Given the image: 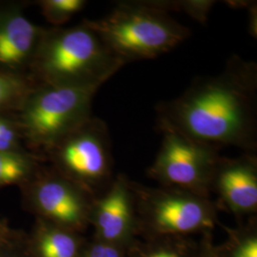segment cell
<instances>
[{"label": "cell", "instance_id": "cell-8", "mask_svg": "<svg viewBox=\"0 0 257 257\" xmlns=\"http://www.w3.org/2000/svg\"><path fill=\"white\" fill-rule=\"evenodd\" d=\"M163 139L148 175L163 187L209 197L218 151L170 128H159Z\"/></svg>", "mask_w": 257, "mask_h": 257}, {"label": "cell", "instance_id": "cell-5", "mask_svg": "<svg viewBox=\"0 0 257 257\" xmlns=\"http://www.w3.org/2000/svg\"><path fill=\"white\" fill-rule=\"evenodd\" d=\"M139 230L151 237L207 233L215 226L216 206L207 196L177 188H149L131 182Z\"/></svg>", "mask_w": 257, "mask_h": 257}, {"label": "cell", "instance_id": "cell-15", "mask_svg": "<svg viewBox=\"0 0 257 257\" xmlns=\"http://www.w3.org/2000/svg\"><path fill=\"white\" fill-rule=\"evenodd\" d=\"M141 248L134 245L131 257H195L196 246L192 247L183 237H154Z\"/></svg>", "mask_w": 257, "mask_h": 257}, {"label": "cell", "instance_id": "cell-2", "mask_svg": "<svg viewBox=\"0 0 257 257\" xmlns=\"http://www.w3.org/2000/svg\"><path fill=\"white\" fill-rule=\"evenodd\" d=\"M125 65L83 21L45 29L28 75L36 84L99 89Z\"/></svg>", "mask_w": 257, "mask_h": 257}, {"label": "cell", "instance_id": "cell-13", "mask_svg": "<svg viewBox=\"0 0 257 257\" xmlns=\"http://www.w3.org/2000/svg\"><path fill=\"white\" fill-rule=\"evenodd\" d=\"M42 160L41 156L28 151H0V189L28 183L41 169Z\"/></svg>", "mask_w": 257, "mask_h": 257}, {"label": "cell", "instance_id": "cell-4", "mask_svg": "<svg viewBox=\"0 0 257 257\" xmlns=\"http://www.w3.org/2000/svg\"><path fill=\"white\" fill-rule=\"evenodd\" d=\"M97 91L36 84L17 110L16 121L22 139L43 158L60 139L92 116V100Z\"/></svg>", "mask_w": 257, "mask_h": 257}, {"label": "cell", "instance_id": "cell-1", "mask_svg": "<svg viewBox=\"0 0 257 257\" xmlns=\"http://www.w3.org/2000/svg\"><path fill=\"white\" fill-rule=\"evenodd\" d=\"M257 65L232 55L220 74L194 79L185 92L156 106L158 128L175 131L219 151L257 148Z\"/></svg>", "mask_w": 257, "mask_h": 257}, {"label": "cell", "instance_id": "cell-6", "mask_svg": "<svg viewBox=\"0 0 257 257\" xmlns=\"http://www.w3.org/2000/svg\"><path fill=\"white\" fill-rule=\"evenodd\" d=\"M43 158L52 163L56 172L94 198L113 180L109 130L97 117L91 116L65 136Z\"/></svg>", "mask_w": 257, "mask_h": 257}, {"label": "cell", "instance_id": "cell-10", "mask_svg": "<svg viewBox=\"0 0 257 257\" xmlns=\"http://www.w3.org/2000/svg\"><path fill=\"white\" fill-rule=\"evenodd\" d=\"M217 193L221 205L238 217L257 211V158L245 153L236 158L220 156L211 180V192Z\"/></svg>", "mask_w": 257, "mask_h": 257}, {"label": "cell", "instance_id": "cell-3", "mask_svg": "<svg viewBox=\"0 0 257 257\" xmlns=\"http://www.w3.org/2000/svg\"><path fill=\"white\" fill-rule=\"evenodd\" d=\"M84 22L125 64L156 58L191 36L188 28L150 1H124L106 17Z\"/></svg>", "mask_w": 257, "mask_h": 257}, {"label": "cell", "instance_id": "cell-20", "mask_svg": "<svg viewBox=\"0 0 257 257\" xmlns=\"http://www.w3.org/2000/svg\"><path fill=\"white\" fill-rule=\"evenodd\" d=\"M79 257H131V254L128 248L92 238L86 240Z\"/></svg>", "mask_w": 257, "mask_h": 257}, {"label": "cell", "instance_id": "cell-11", "mask_svg": "<svg viewBox=\"0 0 257 257\" xmlns=\"http://www.w3.org/2000/svg\"><path fill=\"white\" fill-rule=\"evenodd\" d=\"M44 32L18 7L0 8V71L23 74L21 72L31 66Z\"/></svg>", "mask_w": 257, "mask_h": 257}, {"label": "cell", "instance_id": "cell-23", "mask_svg": "<svg viewBox=\"0 0 257 257\" xmlns=\"http://www.w3.org/2000/svg\"><path fill=\"white\" fill-rule=\"evenodd\" d=\"M249 21H248V28H249V33L252 37H256V27H257V10L256 5L250 4L249 7Z\"/></svg>", "mask_w": 257, "mask_h": 257}, {"label": "cell", "instance_id": "cell-24", "mask_svg": "<svg viewBox=\"0 0 257 257\" xmlns=\"http://www.w3.org/2000/svg\"><path fill=\"white\" fill-rule=\"evenodd\" d=\"M13 229L8 225L6 221L0 219V245L3 244L9 237Z\"/></svg>", "mask_w": 257, "mask_h": 257}, {"label": "cell", "instance_id": "cell-16", "mask_svg": "<svg viewBox=\"0 0 257 257\" xmlns=\"http://www.w3.org/2000/svg\"><path fill=\"white\" fill-rule=\"evenodd\" d=\"M38 4L47 21L59 26L79 13L87 2L84 0H42Z\"/></svg>", "mask_w": 257, "mask_h": 257}, {"label": "cell", "instance_id": "cell-18", "mask_svg": "<svg viewBox=\"0 0 257 257\" xmlns=\"http://www.w3.org/2000/svg\"><path fill=\"white\" fill-rule=\"evenodd\" d=\"M251 227L232 234L228 248H221L223 257H257L256 230Z\"/></svg>", "mask_w": 257, "mask_h": 257}, {"label": "cell", "instance_id": "cell-14", "mask_svg": "<svg viewBox=\"0 0 257 257\" xmlns=\"http://www.w3.org/2000/svg\"><path fill=\"white\" fill-rule=\"evenodd\" d=\"M35 85L36 83L28 75L0 71V114L19 110Z\"/></svg>", "mask_w": 257, "mask_h": 257}, {"label": "cell", "instance_id": "cell-17", "mask_svg": "<svg viewBox=\"0 0 257 257\" xmlns=\"http://www.w3.org/2000/svg\"><path fill=\"white\" fill-rule=\"evenodd\" d=\"M154 6L166 12H183L199 23L205 24L211 8L215 4L210 0H183V1H150Z\"/></svg>", "mask_w": 257, "mask_h": 257}, {"label": "cell", "instance_id": "cell-7", "mask_svg": "<svg viewBox=\"0 0 257 257\" xmlns=\"http://www.w3.org/2000/svg\"><path fill=\"white\" fill-rule=\"evenodd\" d=\"M25 210L36 219L82 233L90 226L94 197L53 168L43 166L20 187Z\"/></svg>", "mask_w": 257, "mask_h": 257}, {"label": "cell", "instance_id": "cell-9", "mask_svg": "<svg viewBox=\"0 0 257 257\" xmlns=\"http://www.w3.org/2000/svg\"><path fill=\"white\" fill-rule=\"evenodd\" d=\"M131 182L125 175H117L108 189L93 199L90 217L93 238L128 249L135 245L139 226Z\"/></svg>", "mask_w": 257, "mask_h": 257}, {"label": "cell", "instance_id": "cell-21", "mask_svg": "<svg viewBox=\"0 0 257 257\" xmlns=\"http://www.w3.org/2000/svg\"><path fill=\"white\" fill-rule=\"evenodd\" d=\"M0 257H30L26 245V232L13 229L9 237L0 245Z\"/></svg>", "mask_w": 257, "mask_h": 257}, {"label": "cell", "instance_id": "cell-12", "mask_svg": "<svg viewBox=\"0 0 257 257\" xmlns=\"http://www.w3.org/2000/svg\"><path fill=\"white\" fill-rule=\"evenodd\" d=\"M86 239L82 233L56 226L42 219L26 232L30 257H79Z\"/></svg>", "mask_w": 257, "mask_h": 257}, {"label": "cell", "instance_id": "cell-22", "mask_svg": "<svg viewBox=\"0 0 257 257\" xmlns=\"http://www.w3.org/2000/svg\"><path fill=\"white\" fill-rule=\"evenodd\" d=\"M208 233H204L202 240L196 245L195 257H223L220 248L212 243V239Z\"/></svg>", "mask_w": 257, "mask_h": 257}, {"label": "cell", "instance_id": "cell-19", "mask_svg": "<svg viewBox=\"0 0 257 257\" xmlns=\"http://www.w3.org/2000/svg\"><path fill=\"white\" fill-rule=\"evenodd\" d=\"M22 136L16 119L7 114H0V151H26L21 146Z\"/></svg>", "mask_w": 257, "mask_h": 257}]
</instances>
